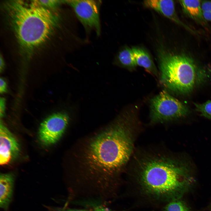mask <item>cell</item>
<instances>
[{"label": "cell", "instance_id": "6da1fadb", "mask_svg": "<svg viewBox=\"0 0 211 211\" xmlns=\"http://www.w3.org/2000/svg\"><path fill=\"white\" fill-rule=\"evenodd\" d=\"M135 120L133 115L122 113L89 140L80 159L81 168L74 180L78 189L100 199L113 197L115 177L133 150Z\"/></svg>", "mask_w": 211, "mask_h": 211}, {"label": "cell", "instance_id": "7a4b0ae2", "mask_svg": "<svg viewBox=\"0 0 211 211\" xmlns=\"http://www.w3.org/2000/svg\"><path fill=\"white\" fill-rule=\"evenodd\" d=\"M4 7L19 44L28 55L47 40L58 23V17L36 0L28 4L8 1Z\"/></svg>", "mask_w": 211, "mask_h": 211}, {"label": "cell", "instance_id": "3957f363", "mask_svg": "<svg viewBox=\"0 0 211 211\" xmlns=\"http://www.w3.org/2000/svg\"><path fill=\"white\" fill-rule=\"evenodd\" d=\"M141 182L148 191L159 196L181 194L193 181L185 163L164 155L148 156L137 166Z\"/></svg>", "mask_w": 211, "mask_h": 211}, {"label": "cell", "instance_id": "277c9868", "mask_svg": "<svg viewBox=\"0 0 211 211\" xmlns=\"http://www.w3.org/2000/svg\"><path fill=\"white\" fill-rule=\"evenodd\" d=\"M159 56L161 82L173 92L189 93L204 78V72L188 57L165 51Z\"/></svg>", "mask_w": 211, "mask_h": 211}, {"label": "cell", "instance_id": "5b68a950", "mask_svg": "<svg viewBox=\"0 0 211 211\" xmlns=\"http://www.w3.org/2000/svg\"><path fill=\"white\" fill-rule=\"evenodd\" d=\"M151 119L152 122H164L185 116L188 108L166 92L163 91L150 102Z\"/></svg>", "mask_w": 211, "mask_h": 211}, {"label": "cell", "instance_id": "8992f818", "mask_svg": "<svg viewBox=\"0 0 211 211\" xmlns=\"http://www.w3.org/2000/svg\"><path fill=\"white\" fill-rule=\"evenodd\" d=\"M72 8L76 15L87 32L93 30L100 35L101 28L99 18L101 2L93 0L64 1Z\"/></svg>", "mask_w": 211, "mask_h": 211}, {"label": "cell", "instance_id": "52a82bcc", "mask_svg": "<svg viewBox=\"0 0 211 211\" xmlns=\"http://www.w3.org/2000/svg\"><path fill=\"white\" fill-rule=\"evenodd\" d=\"M69 120V114L65 112L54 113L40 124L38 136L41 142L46 146L57 142L64 133Z\"/></svg>", "mask_w": 211, "mask_h": 211}, {"label": "cell", "instance_id": "ba28073f", "mask_svg": "<svg viewBox=\"0 0 211 211\" xmlns=\"http://www.w3.org/2000/svg\"><path fill=\"white\" fill-rule=\"evenodd\" d=\"M20 146L16 139L1 121L0 124V164L7 165L19 154Z\"/></svg>", "mask_w": 211, "mask_h": 211}, {"label": "cell", "instance_id": "9c48e42d", "mask_svg": "<svg viewBox=\"0 0 211 211\" xmlns=\"http://www.w3.org/2000/svg\"><path fill=\"white\" fill-rule=\"evenodd\" d=\"M144 4L178 24L187 27L178 18L175 10L174 2L171 0H147Z\"/></svg>", "mask_w": 211, "mask_h": 211}, {"label": "cell", "instance_id": "30bf717a", "mask_svg": "<svg viewBox=\"0 0 211 211\" xmlns=\"http://www.w3.org/2000/svg\"><path fill=\"white\" fill-rule=\"evenodd\" d=\"M14 181V176L12 173L1 174L0 206L5 210L8 208L11 200Z\"/></svg>", "mask_w": 211, "mask_h": 211}, {"label": "cell", "instance_id": "8fae6325", "mask_svg": "<svg viewBox=\"0 0 211 211\" xmlns=\"http://www.w3.org/2000/svg\"><path fill=\"white\" fill-rule=\"evenodd\" d=\"M113 63L128 69L132 70L137 66L132 49L124 47L116 55Z\"/></svg>", "mask_w": 211, "mask_h": 211}, {"label": "cell", "instance_id": "7c38bea8", "mask_svg": "<svg viewBox=\"0 0 211 211\" xmlns=\"http://www.w3.org/2000/svg\"><path fill=\"white\" fill-rule=\"evenodd\" d=\"M132 49L137 65L143 67L148 72L157 76V69L149 54L140 48L134 47Z\"/></svg>", "mask_w": 211, "mask_h": 211}, {"label": "cell", "instance_id": "4fadbf2b", "mask_svg": "<svg viewBox=\"0 0 211 211\" xmlns=\"http://www.w3.org/2000/svg\"><path fill=\"white\" fill-rule=\"evenodd\" d=\"M179 1L184 12L190 17L198 21L204 19L200 1L180 0Z\"/></svg>", "mask_w": 211, "mask_h": 211}, {"label": "cell", "instance_id": "5bb4252c", "mask_svg": "<svg viewBox=\"0 0 211 211\" xmlns=\"http://www.w3.org/2000/svg\"><path fill=\"white\" fill-rule=\"evenodd\" d=\"M165 211H191L183 202L180 200H173L168 204Z\"/></svg>", "mask_w": 211, "mask_h": 211}, {"label": "cell", "instance_id": "9a60e30c", "mask_svg": "<svg viewBox=\"0 0 211 211\" xmlns=\"http://www.w3.org/2000/svg\"><path fill=\"white\" fill-rule=\"evenodd\" d=\"M195 109L202 116L211 119V100L203 103H195Z\"/></svg>", "mask_w": 211, "mask_h": 211}, {"label": "cell", "instance_id": "2e32d148", "mask_svg": "<svg viewBox=\"0 0 211 211\" xmlns=\"http://www.w3.org/2000/svg\"><path fill=\"white\" fill-rule=\"evenodd\" d=\"M37 3L41 6L48 8H55L57 7L63 1L59 0H36Z\"/></svg>", "mask_w": 211, "mask_h": 211}, {"label": "cell", "instance_id": "e0dca14e", "mask_svg": "<svg viewBox=\"0 0 211 211\" xmlns=\"http://www.w3.org/2000/svg\"><path fill=\"white\" fill-rule=\"evenodd\" d=\"M203 11H211V1H203L201 2Z\"/></svg>", "mask_w": 211, "mask_h": 211}, {"label": "cell", "instance_id": "ac0fdd59", "mask_svg": "<svg viewBox=\"0 0 211 211\" xmlns=\"http://www.w3.org/2000/svg\"><path fill=\"white\" fill-rule=\"evenodd\" d=\"M5 99L1 98L0 100V115L1 118L4 115L5 110Z\"/></svg>", "mask_w": 211, "mask_h": 211}, {"label": "cell", "instance_id": "d6986e66", "mask_svg": "<svg viewBox=\"0 0 211 211\" xmlns=\"http://www.w3.org/2000/svg\"><path fill=\"white\" fill-rule=\"evenodd\" d=\"M7 91V84L4 80L0 78V92L1 93H3L6 92Z\"/></svg>", "mask_w": 211, "mask_h": 211}, {"label": "cell", "instance_id": "ffe728a7", "mask_svg": "<svg viewBox=\"0 0 211 211\" xmlns=\"http://www.w3.org/2000/svg\"><path fill=\"white\" fill-rule=\"evenodd\" d=\"M92 211H112L110 209L106 206L100 205L95 207Z\"/></svg>", "mask_w": 211, "mask_h": 211}, {"label": "cell", "instance_id": "44dd1931", "mask_svg": "<svg viewBox=\"0 0 211 211\" xmlns=\"http://www.w3.org/2000/svg\"><path fill=\"white\" fill-rule=\"evenodd\" d=\"M204 19L211 22V11H203Z\"/></svg>", "mask_w": 211, "mask_h": 211}, {"label": "cell", "instance_id": "7402d4cb", "mask_svg": "<svg viewBox=\"0 0 211 211\" xmlns=\"http://www.w3.org/2000/svg\"><path fill=\"white\" fill-rule=\"evenodd\" d=\"M56 211H88L84 209H59Z\"/></svg>", "mask_w": 211, "mask_h": 211}, {"label": "cell", "instance_id": "603a6c76", "mask_svg": "<svg viewBox=\"0 0 211 211\" xmlns=\"http://www.w3.org/2000/svg\"><path fill=\"white\" fill-rule=\"evenodd\" d=\"M4 67V63L3 59L1 55L0 56V71H1L3 69Z\"/></svg>", "mask_w": 211, "mask_h": 211}, {"label": "cell", "instance_id": "cb8c5ba5", "mask_svg": "<svg viewBox=\"0 0 211 211\" xmlns=\"http://www.w3.org/2000/svg\"></svg>", "mask_w": 211, "mask_h": 211}]
</instances>
